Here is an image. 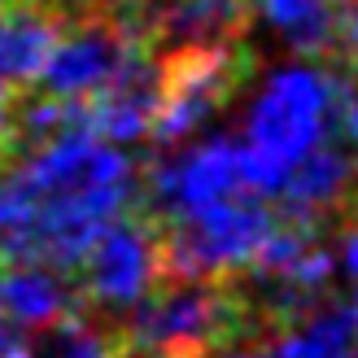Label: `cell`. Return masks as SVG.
<instances>
[{
	"label": "cell",
	"mask_w": 358,
	"mask_h": 358,
	"mask_svg": "<svg viewBox=\"0 0 358 358\" xmlns=\"http://www.w3.org/2000/svg\"><path fill=\"white\" fill-rule=\"evenodd\" d=\"M249 301L227 293L219 280H188V284H157L136 306L127 341L131 350H149L157 358H206L245 324Z\"/></svg>",
	"instance_id": "6da1fadb"
},
{
	"label": "cell",
	"mask_w": 358,
	"mask_h": 358,
	"mask_svg": "<svg viewBox=\"0 0 358 358\" xmlns=\"http://www.w3.org/2000/svg\"><path fill=\"white\" fill-rule=\"evenodd\" d=\"M249 70H254V57L241 40L175 44L162 62V105L149 122V136L157 145L184 140L241 92Z\"/></svg>",
	"instance_id": "7a4b0ae2"
},
{
	"label": "cell",
	"mask_w": 358,
	"mask_h": 358,
	"mask_svg": "<svg viewBox=\"0 0 358 358\" xmlns=\"http://www.w3.org/2000/svg\"><path fill=\"white\" fill-rule=\"evenodd\" d=\"M328 131V70H275L249 110V145L280 166L301 162Z\"/></svg>",
	"instance_id": "3957f363"
},
{
	"label": "cell",
	"mask_w": 358,
	"mask_h": 358,
	"mask_svg": "<svg viewBox=\"0 0 358 358\" xmlns=\"http://www.w3.org/2000/svg\"><path fill=\"white\" fill-rule=\"evenodd\" d=\"M83 301L101 315H127L157 289V219H110L83 254Z\"/></svg>",
	"instance_id": "277c9868"
},
{
	"label": "cell",
	"mask_w": 358,
	"mask_h": 358,
	"mask_svg": "<svg viewBox=\"0 0 358 358\" xmlns=\"http://www.w3.org/2000/svg\"><path fill=\"white\" fill-rule=\"evenodd\" d=\"M245 188L241 175V145L231 140H206L175 162H157L149 171V219H188V214L219 206Z\"/></svg>",
	"instance_id": "5b68a950"
},
{
	"label": "cell",
	"mask_w": 358,
	"mask_h": 358,
	"mask_svg": "<svg viewBox=\"0 0 358 358\" xmlns=\"http://www.w3.org/2000/svg\"><path fill=\"white\" fill-rule=\"evenodd\" d=\"M96 101H87L92 110V131L110 140H140L149 136V122L162 105V62L153 57V44H140L127 62L118 66V75L92 92Z\"/></svg>",
	"instance_id": "8992f818"
},
{
	"label": "cell",
	"mask_w": 358,
	"mask_h": 358,
	"mask_svg": "<svg viewBox=\"0 0 358 358\" xmlns=\"http://www.w3.org/2000/svg\"><path fill=\"white\" fill-rule=\"evenodd\" d=\"M70 22V0H5L0 5V79L35 83Z\"/></svg>",
	"instance_id": "52a82bcc"
},
{
	"label": "cell",
	"mask_w": 358,
	"mask_h": 358,
	"mask_svg": "<svg viewBox=\"0 0 358 358\" xmlns=\"http://www.w3.org/2000/svg\"><path fill=\"white\" fill-rule=\"evenodd\" d=\"M249 13V0H171L166 9H145V22L153 44H223L245 35Z\"/></svg>",
	"instance_id": "ba28073f"
},
{
	"label": "cell",
	"mask_w": 358,
	"mask_h": 358,
	"mask_svg": "<svg viewBox=\"0 0 358 358\" xmlns=\"http://www.w3.org/2000/svg\"><path fill=\"white\" fill-rule=\"evenodd\" d=\"M0 315L22 328H52L75 315V297L57 275L31 271V266H5L0 271Z\"/></svg>",
	"instance_id": "9c48e42d"
},
{
	"label": "cell",
	"mask_w": 358,
	"mask_h": 358,
	"mask_svg": "<svg viewBox=\"0 0 358 358\" xmlns=\"http://www.w3.org/2000/svg\"><path fill=\"white\" fill-rule=\"evenodd\" d=\"M354 336H358V301H345V306L310 310L306 324L293 328L275 345V354L280 358H332V354L350 350Z\"/></svg>",
	"instance_id": "30bf717a"
},
{
	"label": "cell",
	"mask_w": 358,
	"mask_h": 358,
	"mask_svg": "<svg viewBox=\"0 0 358 358\" xmlns=\"http://www.w3.org/2000/svg\"><path fill=\"white\" fill-rule=\"evenodd\" d=\"M341 57L358 66V0H341Z\"/></svg>",
	"instance_id": "8fae6325"
},
{
	"label": "cell",
	"mask_w": 358,
	"mask_h": 358,
	"mask_svg": "<svg viewBox=\"0 0 358 358\" xmlns=\"http://www.w3.org/2000/svg\"><path fill=\"white\" fill-rule=\"evenodd\" d=\"M13 101L5 92V79H0V166L13 162Z\"/></svg>",
	"instance_id": "7c38bea8"
},
{
	"label": "cell",
	"mask_w": 358,
	"mask_h": 358,
	"mask_svg": "<svg viewBox=\"0 0 358 358\" xmlns=\"http://www.w3.org/2000/svg\"><path fill=\"white\" fill-rule=\"evenodd\" d=\"M345 266H350V275L358 280V223L350 227V241H345Z\"/></svg>",
	"instance_id": "4fadbf2b"
},
{
	"label": "cell",
	"mask_w": 358,
	"mask_h": 358,
	"mask_svg": "<svg viewBox=\"0 0 358 358\" xmlns=\"http://www.w3.org/2000/svg\"><path fill=\"white\" fill-rule=\"evenodd\" d=\"M9 345H17V336H13V324H9L5 315H0V354H5Z\"/></svg>",
	"instance_id": "5bb4252c"
},
{
	"label": "cell",
	"mask_w": 358,
	"mask_h": 358,
	"mask_svg": "<svg viewBox=\"0 0 358 358\" xmlns=\"http://www.w3.org/2000/svg\"><path fill=\"white\" fill-rule=\"evenodd\" d=\"M87 5H136V0H87Z\"/></svg>",
	"instance_id": "9a60e30c"
},
{
	"label": "cell",
	"mask_w": 358,
	"mask_h": 358,
	"mask_svg": "<svg viewBox=\"0 0 358 358\" xmlns=\"http://www.w3.org/2000/svg\"><path fill=\"white\" fill-rule=\"evenodd\" d=\"M231 358H258V350H241V354H231Z\"/></svg>",
	"instance_id": "2e32d148"
},
{
	"label": "cell",
	"mask_w": 358,
	"mask_h": 358,
	"mask_svg": "<svg viewBox=\"0 0 358 358\" xmlns=\"http://www.w3.org/2000/svg\"><path fill=\"white\" fill-rule=\"evenodd\" d=\"M258 358H280V354L275 350H258Z\"/></svg>",
	"instance_id": "e0dca14e"
},
{
	"label": "cell",
	"mask_w": 358,
	"mask_h": 358,
	"mask_svg": "<svg viewBox=\"0 0 358 358\" xmlns=\"http://www.w3.org/2000/svg\"><path fill=\"white\" fill-rule=\"evenodd\" d=\"M332 358H358V354H350V350H341V354H332Z\"/></svg>",
	"instance_id": "ac0fdd59"
}]
</instances>
